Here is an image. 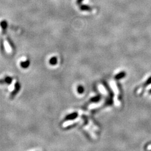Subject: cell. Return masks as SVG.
Masks as SVG:
<instances>
[{
	"label": "cell",
	"mask_w": 151,
	"mask_h": 151,
	"mask_svg": "<svg viewBox=\"0 0 151 151\" xmlns=\"http://www.w3.org/2000/svg\"><path fill=\"white\" fill-rule=\"evenodd\" d=\"M99 100H100V97H99L98 96H97V97H95L94 98H92V99H91V101H93V102H97V101H98Z\"/></svg>",
	"instance_id": "9c48e42d"
},
{
	"label": "cell",
	"mask_w": 151,
	"mask_h": 151,
	"mask_svg": "<svg viewBox=\"0 0 151 151\" xmlns=\"http://www.w3.org/2000/svg\"><path fill=\"white\" fill-rule=\"evenodd\" d=\"M49 63L51 65H55V64H57V59L56 57H53L51 58L50 60H49Z\"/></svg>",
	"instance_id": "52a82bcc"
},
{
	"label": "cell",
	"mask_w": 151,
	"mask_h": 151,
	"mask_svg": "<svg viewBox=\"0 0 151 151\" xmlns=\"http://www.w3.org/2000/svg\"><path fill=\"white\" fill-rule=\"evenodd\" d=\"M20 89V84H19L18 82H15V89H14V90L12 92V93H11V95H10V99L14 98V97L15 96V95L17 94V93H18V92L19 91Z\"/></svg>",
	"instance_id": "6da1fadb"
},
{
	"label": "cell",
	"mask_w": 151,
	"mask_h": 151,
	"mask_svg": "<svg viewBox=\"0 0 151 151\" xmlns=\"http://www.w3.org/2000/svg\"><path fill=\"white\" fill-rule=\"evenodd\" d=\"M77 116H78V114H77V113H73L70 115H68L66 117V119L67 120H74L77 117Z\"/></svg>",
	"instance_id": "277c9868"
},
{
	"label": "cell",
	"mask_w": 151,
	"mask_h": 151,
	"mask_svg": "<svg viewBox=\"0 0 151 151\" xmlns=\"http://www.w3.org/2000/svg\"><path fill=\"white\" fill-rule=\"evenodd\" d=\"M148 93H149V95H151V88L148 91Z\"/></svg>",
	"instance_id": "30bf717a"
},
{
	"label": "cell",
	"mask_w": 151,
	"mask_h": 151,
	"mask_svg": "<svg viewBox=\"0 0 151 151\" xmlns=\"http://www.w3.org/2000/svg\"><path fill=\"white\" fill-rule=\"evenodd\" d=\"M30 64V62L29 60H27V61H24L21 63V66L24 68H27L29 67V65Z\"/></svg>",
	"instance_id": "8992f818"
},
{
	"label": "cell",
	"mask_w": 151,
	"mask_h": 151,
	"mask_svg": "<svg viewBox=\"0 0 151 151\" xmlns=\"http://www.w3.org/2000/svg\"><path fill=\"white\" fill-rule=\"evenodd\" d=\"M77 91H78V92L80 93H82V92H84V87H82V86H80L79 87H78V88H77Z\"/></svg>",
	"instance_id": "ba28073f"
},
{
	"label": "cell",
	"mask_w": 151,
	"mask_h": 151,
	"mask_svg": "<svg viewBox=\"0 0 151 151\" xmlns=\"http://www.w3.org/2000/svg\"><path fill=\"white\" fill-rule=\"evenodd\" d=\"M150 84H151V76L149 77V78L147 80V81L145 82H144L143 84L140 86V87L139 88L144 89L145 88H146L148 86H149Z\"/></svg>",
	"instance_id": "7a4b0ae2"
},
{
	"label": "cell",
	"mask_w": 151,
	"mask_h": 151,
	"mask_svg": "<svg viewBox=\"0 0 151 151\" xmlns=\"http://www.w3.org/2000/svg\"><path fill=\"white\" fill-rule=\"evenodd\" d=\"M125 76H126V73H125L124 72H122L118 73V74L115 76V79L117 80H119L120 79L123 78V77H125Z\"/></svg>",
	"instance_id": "5b68a950"
},
{
	"label": "cell",
	"mask_w": 151,
	"mask_h": 151,
	"mask_svg": "<svg viewBox=\"0 0 151 151\" xmlns=\"http://www.w3.org/2000/svg\"><path fill=\"white\" fill-rule=\"evenodd\" d=\"M12 79L10 77H6L4 79L0 80V84H9L12 82Z\"/></svg>",
	"instance_id": "3957f363"
}]
</instances>
